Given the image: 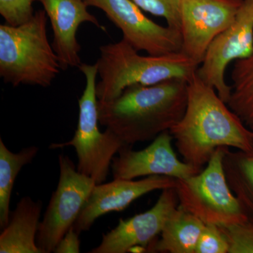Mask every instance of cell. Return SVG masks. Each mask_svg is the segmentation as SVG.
<instances>
[{"label": "cell", "mask_w": 253, "mask_h": 253, "mask_svg": "<svg viewBox=\"0 0 253 253\" xmlns=\"http://www.w3.org/2000/svg\"><path fill=\"white\" fill-rule=\"evenodd\" d=\"M169 132L183 161L199 171L217 148L253 151V131L196 73L188 82L184 116Z\"/></svg>", "instance_id": "obj_1"}, {"label": "cell", "mask_w": 253, "mask_h": 253, "mask_svg": "<svg viewBox=\"0 0 253 253\" xmlns=\"http://www.w3.org/2000/svg\"><path fill=\"white\" fill-rule=\"evenodd\" d=\"M188 81L170 79L152 85L134 84L112 101H98L99 123L126 145L154 140L182 118Z\"/></svg>", "instance_id": "obj_2"}, {"label": "cell", "mask_w": 253, "mask_h": 253, "mask_svg": "<svg viewBox=\"0 0 253 253\" xmlns=\"http://www.w3.org/2000/svg\"><path fill=\"white\" fill-rule=\"evenodd\" d=\"M99 51L96 95L103 102L116 99L134 84L152 85L175 78L189 82L199 67L182 51L141 56L124 39L100 46Z\"/></svg>", "instance_id": "obj_3"}, {"label": "cell", "mask_w": 253, "mask_h": 253, "mask_svg": "<svg viewBox=\"0 0 253 253\" xmlns=\"http://www.w3.org/2000/svg\"><path fill=\"white\" fill-rule=\"evenodd\" d=\"M47 18L40 10L23 24L0 26V77L5 83L48 87L62 70L48 40Z\"/></svg>", "instance_id": "obj_4"}, {"label": "cell", "mask_w": 253, "mask_h": 253, "mask_svg": "<svg viewBox=\"0 0 253 253\" xmlns=\"http://www.w3.org/2000/svg\"><path fill=\"white\" fill-rule=\"evenodd\" d=\"M79 69L85 77L86 84L78 101L79 118L77 129L71 140L51 144L49 148L57 149L72 146L77 155L78 170L99 184L106 180L113 158L126 144L110 129L100 131L96 63H82Z\"/></svg>", "instance_id": "obj_5"}, {"label": "cell", "mask_w": 253, "mask_h": 253, "mask_svg": "<svg viewBox=\"0 0 253 253\" xmlns=\"http://www.w3.org/2000/svg\"><path fill=\"white\" fill-rule=\"evenodd\" d=\"M225 148H217L201 172L177 179L178 206L205 224L227 226L249 219L228 184L223 164Z\"/></svg>", "instance_id": "obj_6"}, {"label": "cell", "mask_w": 253, "mask_h": 253, "mask_svg": "<svg viewBox=\"0 0 253 253\" xmlns=\"http://www.w3.org/2000/svg\"><path fill=\"white\" fill-rule=\"evenodd\" d=\"M59 179L37 234L42 253H54L56 246L81 214L96 185L94 179L80 172L68 156H59Z\"/></svg>", "instance_id": "obj_7"}, {"label": "cell", "mask_w": 253, "mask_h": 253, "mask_svg": "<svg viewBox=\"0 0 253 253\" xmlns=\"http://www.w3.org/2000/svg\"><path fill=\"white\" fill-rule=\"evenodd\" d=\"M253 52V0H243L235 19L212 42L196 74L227 104L231 86L226 84L224 78L226 67L233 61L249 57Z\"/></svg>", "instance_id": "obj_8"}, {"label": "cell", "mask_w": 253, "mask_h": 253, "mask_svg": "<svg viewBox=\"0 0 253 253\" xmlns=\"http://www.w3.org/2000/svg\"><path fill=\"white\" fill-rule=\"evenodd\" d=\"M88 6L102 10L123 33V39L136 51L151 56L179 52L182 38L179 32L160 26L146 17L131 0H84Z\"/></svg>", "instance_id": "obj_9"}, {"label": "cell", "mask_w": 253, "mask_h": 253, "mask_svg": "<svg viewBox=\"0 0 253 253\" xmlns=\"http://www.w3.org/2000/svg\"><path fill=\"white\" fill-rule=\"evenodd\" d=\"M242 3L243 0H182L181 51L200 66L212 42L235 19Z\"/></svg>", "instance_id": "obj_10"}, {"label": "cell", "mask_w": 253, "mask_h": 253, "mask_svg": "<svg viewBox=\"0 0 253 253\" xmlns=\"http://www.w3.org/2000/svg\"><path fill=\"white\" fill-rule=\"evenodd\" d=\"M177 206L175 188L163 190L151 209L129 219H120L118 225L104 234L101 244L90 253H126L136 249L148 250Z\"/></svg>", "instance_id": "obj_11"}, {"label": "cell", "mask_w": 253, "mask_h": 253, "mask_svg": "<svg viewBox=\"0 0 253 253\" xmlns=\"http://www.w3.org/2000/svg\"><path fill=\"white\" fill-rule=\"evenodd\" d=\"M169 131L156 136L147 147L134 151L126 145L113 158L111 170L113 179H134L142 176L163 175L186 179L201 171L181 161L173 149Z\"/></svg>", "instance_id": "obj_12"}, {"label": "cell", "mask_w": 253, "mask_h": 253, "mask_svg": "<svg viewBox=\"0 0 253 253\" xmlns=\"http://www.w3.org/2000/svg\"><path fill=\"white\" fill-rule=\"evenodd\" d=\"M177 181L170 176L152 175L139 180L116 179L96 184L73 227L79 234L88 231L101 216L122 211L152 191L175 188Z\"/></svg>", "instance_id": "obj_13"}, {"label": "cell", "mask_w": 253, "mask_h": 253, "mask_svg": "<svg viewBox=\"0 0 253 253\" xmlns=\"http://www.w3.org/2000/svg\"><path fill=\"white\" fill-rule=\"evenodd\" d=\"M49 18L53 31L52 46L59 57L61 69L80 67L81 44L77 39L80 26L91 23L101 31L106 28L88 11L84 0H37Z\"/></svg>", "instance_id": "obj_14"}, {"label": "cell", "mask_w": 253, "mask_h": 253, "mask_svg": "<svg viewBox=\"0 0 253 253\" xmlns=\"http://www.w3.org/2000/svg\"><path fill=\"white\" fill-rule=\"evenodd\" d=\"M42 208L41 200L21 199L0 234V253H42L36 241Z\"/></svg>", "instance_id": "obj_15"}, {"label": "cell", "mask_w": 253, "mask_h": 253, "mask_svg": "<svg viewBox=\"0 0 253 253\" xmlns=\"http://www.w3.org/2000/svg\"><path fill=\"white\" fill-rule=\"evenodd\" d=\"M204 226L199 218L177 206L165 224L160 239L148 250L156 253H195Z\"/></svg>", "instance_id": "obj_16"}, {"label": "cell", "mask_w": 253, "mask_h": 253, "mask_svg": "<svg viewBox=\"0 0 253 253\" xmlns=\"http://www.w3.org/2000/svg\"><path fill=\"white\" fill-rule=\"evenodd\" d=\"M39 148L32 146L18 153H13L0 139V227L4 229L9 222L10 201L18 173L36 158Z\"/></svg>", "instance_id": "obj_17"}, {"label": "cell", "mask_w": 253, "mask_h": 253, "mask_svg": "<svg viewBox=\"0 0 253 253\" xmlns=\"http://www.w3.org/2000/svg\"><path fill=\"white\" fill-rule=\"evenodd\" d=\"M231 80L228 106L253 131V52L249 57L236 61Z\"/></svg>", "instance_id": "obj_18"}, {"label": "cell", "mask_w": 253, "mask_h": 253, "mask_svg": "<svg viewBox=\"0 0 253 253\" xmlns=\"http://www.w3.org/2000/svg\"><path fill=\"white\" fill-rule=\"evenodd\" d=\"M224 171L228 184L245 211L253 212V151L233 152L225 148Z\"/></svg>", "instance_id": "obj_19"}, {"label": "cell", "mask_w": 253, "mask_h": 253, "mask_svg": "<svg viewBox=\"0 0 253 253\" xmlns=\"http://www.w3.org/2000/svg\"><path fill=\"white\" fill-rule=\"evenodd\" d=\"M141 9L166 19L168 27L181 33L182 0H131Z\"/></svg>", "instance_id": "obj_20"}, {"label": "cell", "mask_w": 253, "mask_h": 253, "mask_svg": "<svg viewBox=\"0 0 253 253\" xmlns=\"http://www.w3.org/2000/svg\"><path fill=\"white\" fill-rule=\"evenodd\" d=\"M220 227L229 241V253H253V221Z\"/></svg>", "instance_id": "obj_21"}, {"label": "cell", "mask_w": 253, "mask_h": 253, "mask_svg": "<svg viewBox=\"0 0 253 253\" xmlns=\"http://www.w3.org/2000/svg\"><path fill=\"white\" fill-rule=\"evenodd\" d=\"M227 238L219 226L205 224L195 253H229Z\"/></svg>", "instance_id": "obj_22"}, {"label": "cell", "mask_w": 253, "mask_h": 253, "mask_svg": "<svg viewBox=\"0 0 253 253\" xmlns=\"http://www.w3.org/2000/svg\"><path fill=\"white\" fill-rule=\"evenodd\" d=\"M33 0H0V14L7 24L18 26L34 15Z\"/></svg>", "instance_id": "obj_23"}, {"label": "cell", "mask_w": 253, "mask_h": 253, "mask_svg": "<svg viewBox=\"0 0 253 253\" xmlns=\"http://www.w3.org/2000/svg\"><path fill=\"white\" fill-rule=\"evenodd\" d=\"M81 252L79 234L72 226L56 246L55 253H78Z\"/></svg>", "instance_id": "obj_24"}]
</instances>
